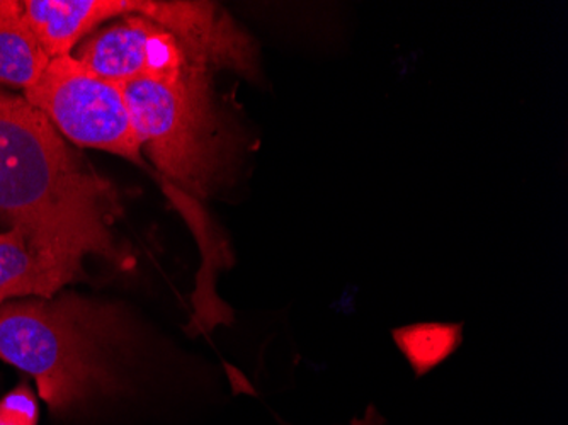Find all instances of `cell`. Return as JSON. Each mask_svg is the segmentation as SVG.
Instances as JSON below:
<instances>
[{
  "label": "cell",
  "instance_id": "obj_9",
  "mask_svg": "<svg viewBox=\"0 0 568 425\" xmlns=\"http://www.w3.org/2000/svg\"><path fill=\"white\" fill-rule=\"evenodd\" d=\"M50 60L22 14L0 19V84L33 88Z\"/></svg>",
  "mask_w": 568,
  "mask_h": 425
},
{
  "label": "cell",
  "instance_id": "obj_2",
  "mask_svg": "<svg viewBox=\"0 0 568 425\" xmlns=\"http://www.w3.org/2000/svg\"><path fill=\"white\" fill-rule=\"evenodd\" d=\"M123 325L113 306L79 295L0 305V360L33 376L51 414L120 392Z\"/></svg>",
  "mask_w": 568,
  "mask_h": 425
},
{
  "label": "cell",
  "instance_id": "obj_11",
  "mask_svg": "<svg viewBox=\"0 0 568 425\" xmlns=\"http://www.w3.org/2000/svg\"><path fill=\"white\" fill-rule=\"evenodd\" d=\"M38 417L37 396L26 385L12 389L0 401V425H37Z\"/></svg>",
  "mask_w": 568,
  "mask_h": 425
},
{
  "label": "cell",
  "instance_id": "obj_6",
  "mask_svg": "<svg viewBox=\"0 0 568 425\" xmlns=\"http://www.w3.org/2000/svg\"><path fill=\"white\" fill-rule=\"evenodd\" d=\"M193 55L178 38L161 26L139 16H126L89 34L75 59L102 79L124 85L149 73L172 69Z\"/></svg>",
  "mask_w": 568,
  "mask_h": 425
},
{
  "label": "cell",
  "instance_id": "obj_7",
  "mask_svg": "<svg viewBox=\"0 0 568 425\" xmlns=\"http://www.w3.org/2000/svg\"><path fill=\"white\" fill-rule=\"evenodd\" d=\"M82 280L81 274L34 249L16 226L0 233V305L26 296L50 300Z\"/></svg>",
  "mask_w": 568,
  "mask_h": 425
},
{
  "label": "cell",
  "instance_id": "obj_4",
  "mask_svg": "<svg viewBox=\"0 0 568 425\" xmlns=\"http://www.w3.org/2000/svg\"><path fill=\"white\" fill-rule=\"evenodd\" d=\"M24 99L75 145L143 164L142 140L123 88L102 79L75 57L51 59L40 81L26 89Z\"/></svg>",
  "mask_w": 568,
  "mask_h": 425
},
{
  "label": "cell",
  "instance_id": "obj_10",
  "mask_svg": "<svg viewBox=\"0 0 568 425\" xmlns=\"http://www.w3.org/2000/svg\"><path fill=\"white\" fill-rule=\"evenodd\" d=\"M394 338L417 376H420L452 356L453 351L462 342V325H412V327L395 331Z\"/></svg>",
  "mask_w": 568,
  "mask_h": 425
},
{
  "label": "cell",
  "instance_id": "obj_12",
  "mask_svg": "<svg viewBox=\"0 0 568 425\" xmlns=\"http://www.w3.org/2000/svg\"><path fill=\"white\" fill-rule=\"evenodd\" d=\"M22 14L21 2L16 0H0V19L14 18V16Z\"/></svg>",
  "mask_w": 568,
  "mask_h": 425
},
{
  "label": "cell",
  "instance_id": "obj_5",
  "mask_svg": "<svg viewBox=\"0 0 568 425\" xmlns=\"http://www.w3.org/2000/svg\"><path fill=\"white\" fill-rule=\"evenodd\" d=\"M118 11L120 19L139 16L161 26L210 69L257 75V47L219 4L184 0H118Z\"/></svg>",
  "mask_w": 568,
  "mask_h": 425
},
{
  "label": "cell",
  "instance_id": "obj_3",
  "mask_svg": "<svg viewBox=\"0 0 568 425\" xmlns=\"http://www.w3.org/2000/svg\"><path fill=\"white\" fill-rule=\"evenodd\" d=\"M142 145L174 193L209 198L230 162L212 69L190 59L121 85Z\"/></svg>",
  "mask_w": 568,
  "mask_h": 425
},
{
  "label": "cell",
  "instance_id": "obj_1",
  "mask_svg": "<svg viewBox=\"0 0 568 425\" xmlns=\"http://www.w3.org/2000/svg\"><path fill=\"white\" fill-rule=\"evenodd\" d=\"M116 190L89 169L24 95L0 89V216L38 251L88 277L89 255L124 265Z\"/></svg>",
  "mask_w": 568,
  "mask_h": 425
},
{
  "label": "cell",
  "instance_id": "obj_8",
  "mask_svg": "<svg viewBox=\"0 0 568 425\" xmlns=\"http://www.w3.org/2000/svg\"><path fill=\"white\" fill-rule=\"evenodd\" d=\"M22 18L50 59L70 55L82 38L118 19L114 0H24Z\"/></svg>",
  "mask_w": 568,
  "mask_h": 425
}]
</instances>
